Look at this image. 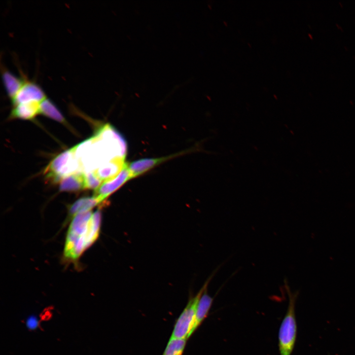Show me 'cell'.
<instances>
[{"label": "cell", "mask_w": 355, "mask_h": 355, "mask_svg": "<svg viewBox=\"0 0 355 355\" xmlns=\"http://www.w3.org/2000/svg\"><path fill=\"white\" fill-rule=\"evenodd\" d=\"M1 76L7 95L12 100L20 90L26 78L16 76L5 67H1Z\"/></svg>", "instance_id": "30bf717a"}, {"label": "cell", "mask_w": 355, "mask_h": 355, "mask_svg": "<svg viewBox=\"0 0 355 355\" xmlns=\"http://www.w3.org/2000/svg\"><path fill=\"white\" fill-rule=\"evenodd\" d=\"M40 103L31 102L13 106L9 115V118L23 120H32L40 114Z\"/></svg>", "instance_id": "ba28073f"}, {"label": "cell", "mask_w": 355, "mask_h": 355, "mask_svg": "<svg viewBox=\"0 0 355 355\" xmlns=\"http://www.w3.org/2000/svg\"><path fill=\"white\" fill-rule=\"evenodd\" d=\"M26 325L30 330L36 329L38 325V319L35 316H29L26 320Z\"/></svg>", "instance_id": "e0dca14e"}, {"label": "cell", "mask_w": 355, "mask_h": 355, "mask_svg": "<svg viewBox=\"0 0 355 355\" xmlns=\"http://www.w3.org/2000/svg\"><path fill=\"white\" fill-rule=\"evenodd\" d=\"M186 344V339L170 337L162 355H182Z\"/></svg>", "instance_id": "9a60e30c"}, {"label": "cell", "mask_w": 355, "mask_h": 355, "mask_svg": "<svg viewBox=\"0 0 355 355\" xmlns=\"http://www.w3.org/2000/svg\"><path fill=\"white\" fill-rule=\"evenodd\" d=\"M288 296L286 313L282 321L279 331V349L280 355H291L295 344L297 326L295 317V302L298 292H292L285 284Z\"/></svg>", "instance_id": "7a4b0ae2"}, {"label": "cell", "mask_w": 355, "mask_h": 355, "mask_svg": "<svg viewBox=\"0 0 355 355\" xmlns=\"http://www.w3.org/2000/svg\"><path fill=\"white\" fill-rule=\"evenodd\" d=\"M46 98L44 92L37 83L26 78L23 86L11 102L14 106L31 102L40 103Z\"/></svg>", "instance_id": "5b68a950"}, {"label": "cell", "mask_w": 355, "mask_h": 355, "mask_svg": "<svg viewBox=\"0 0 355 355\" xmlns=\"http://www.w3.org/2000/svg\"><path fill=\"white\" fill-rule=\"evenodd\" d=\"M40 114L69 126L68 122L59 109L50 99L47 98L40 103Z\"/></svg>", "instance_id": "5bb4252c"}, {"label": "cell", "mask_w": 355, "mask_h": 355, "mask_svg": "<svg viewBox=\"0 0 355 355\" xmlns=\"http://www.w3.org/2000/svg\"><path fill=\"white\" fill-rule=\"evenodd\" d=\"M81 172L79 161L75 157L74 146L57 155L44 171L47 181L51 183L60 182L64 178Z\"/></svg>", "instance_id": "3957f363"}, {"label": "cell", "mask_w": 355, "mask_h": 355, "mask_svg": "<svg viewBox=\"0 0 355 355\" xmlns=\"http://www.w3.org/2000/svg\"><path fill=\"white\" fill-rule=\"evenodd\" d=\"M75 155L84 173L116 159H125L126 145L118 132L106 124L92 137L74 146Z\"/></svg>", "instance_id": "6da1fadb"}, {"label": "cell", "mask_w": 355, "mask_h": 355, "mask_svg": "<svg viewBox=\"0 0 355 355\" xmlns=\"http://www.w3.org/2000/svg\"><path fill=\"white\" fill-rule=\"evenodd\" d=\"M213 301V298L208 294L207 288L199 300L196 311L195 321L190 333V336L208 316Z\"/></svg>", "instance_id": "8fae6325"}, {"label": "cell", "mask_w": 355, "mask_h": 355, "mask_svg": "<svg viewBox=\"0 0 355 355\" xmlns=\"http://www.w3.org/2000/svg\"><path fill=\"white\" fill-rule=\"evenodd\" d=\"M214 274V273H213L207 280L196 295L189 300L186 307L175 323L171 338L187 340L190 337L199 300L204 291L207 288Z\"/></svg>", "instance_id": "277c9868"}, {"label": "cell", "mask_w": 355, "mask_h": 355, "mask_svg": "<svg viewBox=\"0 0 355 355\" xmlns=\"http://www.w3.org/2000/svg\"><path fill=\"white\" fill-rule=\"evenodd\" d=\"M85 189L84 173L78 172L63 178L60 182L61 192H75Z\"/></svg>", "instance_id": "7c38bea8"}, {"label": "cell", "mask_w": 355, "mask_h": 355, "mask_svg": "<svg viewBox=\"0 0 355 355\" xmlns=\"http://www.w3.org/2000/svg\"><path fill=\"white\" fill-rule=\"evenodd\" d=\"M85 189H98L103 183L94 171L84 173Z\"/></svg>", "instance_id": "2e32d148"}, {"label": "cell", "mask_w": 355, "mask_h": 355, "mask_svg": "<svg viewBox=\"0 0 355 355\" xmlns=\"http://www.w3.org/2000/svg\"><path fill=\"white\" fill-rule=\"evenodd\" d=\"M177 155L160 158H143L128 163V168L131 174L132 178H136L148 171L162 162L165 161Z\"/></svg>", "instance_id": "52a82bcc"}, {"label": "cell", "mask_w": 355, "mask_h": 355, "mask_svg": "<svg viewBox=\"0 0 355 355\" xmlns=\"http://www.w3.org/2000/svg\"><path fill=\"white\" fill-rule=\"evenodd\" d=\"M131 178V174L127 163L115 178L103 183L100 187L95 191L93 196L99 198L103 203L111 194Z\"/></svg>", "instance_id": "8992f818"}, {"label": "cell", "mask_w": 355, "mask_h": 355, "mask_svg": "<svg viewBox=\"0 0 355 355\" xmlns=\"http://www.w3.org/2000/svg\"><path fill=\"white\" fill-rule=\"evenodd\" d=\"M126 163L125 159H113L101 165L94 172L104 183L115 178Z\"/></svg>", "instance_id": "9c48e42d"}, {"label": "cell", "mask_w": 355, "mask_h": 355, "mask_svg": "<svg viewBox=\"0 0 355 355\" xmlns=\"http://www.w3.org/2000/svg\"><path fill=\"white\" fill-rule=\"evenodd\" d=\"M102 203L101 201L94 196L79 198L70 206L69 215L72 217L79 213L90 211L94 207Z\"/></svg>", "instance_id": "4fadbf2b"}]
</instances>
